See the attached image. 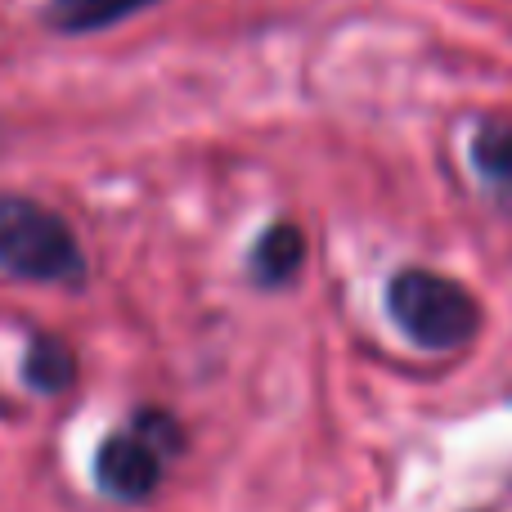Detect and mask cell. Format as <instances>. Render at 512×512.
Returning <instances> with one entry per match:
<instances>
[{"label":"cell","mask_w":512,"mask_h":512,"mask_svg":"<svg viewBox=\"0 0 512 512\" xmlns=\"http://www.w3.org/2000/svg\"><path fill=\"white\" fill-rule=\"evenodd\" d=\"M301 261H306V234L288 221L270 225L248 256L252 279L261 283V288H283V283H292L301 270Z\"/></svg>","instance_id":"obj_4"},{"label":"cell","mask_w":512,"mask_h":512,"mask_svg":"<svg viewBox=\"0 0 512 512\" xmlns=\"http://www.w3.org/2000/svg\"><path fill=\"white\" fill-rule=\"evenodd\" d=\"M472 167L504 203H512V126L508 122L477 126V135H472Z\"/></svg>","instance_id":"obj_6"},{"label":"cell","mask_w":512,"mask_h":512,"mask_svg":"<svg viewBox=\"0 0 512 512\" xmlns=\"http://www.w3.org/2000/svg\"><path fill=\"white\" fill-rule=\"evenodd\" d=\"M185 450V432L162 409H140L122 432L104 436L95 450V486L117 504H140L158 490L162 472Z\"/></svg>","instance_id":"obj_3"},{"label":"cell","mask_w":512,"mask_h":512,"mask_svg":"<svg viewBox=\"0 0 512 512\" xmlns=\"http://www.w3.org/2000/svg\"><path fill=\"white\" fill-rule=\"evenodd\" d=\"M0 270L32 283H81L86 256L59 212L0 194Z\"/></svg>","instance_id":"obj_2"},{"label":"cell","mask_w":512,"mask_h":512,"mask_svg":"<svg viewBox=\"0 0 512 512\" xmlns=\"http://www.w3.org/2000/svg\"><path fill=\"white\" fill-rule=\"evenodd\" d=\"M149 5H158V0H50L45 23L63 36H86V32H104V27L122 23V18L140 14Z\"/></svg>","instance_id":"obj_5"},{"label":"cell","mask_w":512,"mask_h":512,"mask_svg":"<svg viewBox=\"0 0 512 512\" xmlns=\"http://www.w3.org/2000/svg\"><path fill=\"white\" fill-rule=\"evenodd\" d=\"M23 378L32 391L54 396V391H63L77 378V360H72V351L63 342H54V337H32V346H27V355H23Z\"/></svg>","instance_id":"obj_7"},{"label":"cell","mask_w":512,"mask_h":512,"mask_svg":"<svg viewBox=\"0 0 512 512\" xmlns=\"http://www.w3.org/2000/svg\"><path fill=\"white\" fill-rule=\"evenodd\" d=\"M396 328L423 351H459L481 333V306L463 283L432 270H400L387 283Z\"/></svg>","instance_id":"obj_1"}]
</instances>
